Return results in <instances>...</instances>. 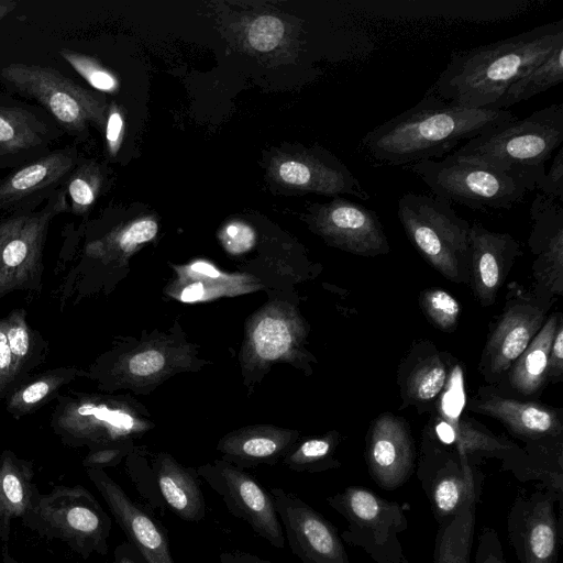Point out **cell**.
<instances>
[{"instance_id":"6da1fadb","label":"cell","mask_w":563,"mask_h":563,"mask_svg":"<svg viewBox=\"0 0 563 563\" xmlns=\"http://www.w3.org/2000/svg\"><path fill=\"white\" fill-rule=\"evenodd\" d=\"M514 119L508 109H472L451 103L431 87L417 104L373 128L360 144L373 161L406 168L441 158L462 141Z\"/></svg>"},{"instance_id":"7a4b0ae2","label":"cell","mask_w":563,"mask_h":563,"mask_svg":"<svg viewBox=\"0 0 563 563\" xmlns=\"http://www.w3.org/2000/svg\"><path fill=\"white\" fill-rule=\"evenodd\" d=\"M563 45V19L453 53L432 86L451 103L490 109L523 73Z\"/></svg>"},{"instance_id":"3957f363","label":"cell","mask_w":563,"mask_h":563,"mask_svg":"<svg viewBox=\"0 0 563 563\" xmlns=\"http://www.w3.org/2000/svg\"><path fill=\"white\" fill-rule=\"evenodd\" d=\"M563 142V103H553L523 119L498 124L473 137L451 155L477 162L536 180L545 174V163Z\"/></svg>"},{"instance_id":"277c9868","label":"cell","mask_w":563,"mask_h":563,"mask_svg":"<svg viewBox=\"0 0 563 563\" xmlns=\"http://www.w3.org/2000/svg\"><path fill=\"white\" fill-rule=\"evenodd\" d=\"M406 168L449 205L457 203L483 212L509 210L521 202L528 191L537 188L536 180L525 175L452 155L418 162Z\"/></svg>"},{"instance_id":"5b68a950","label":"cell","mask_w":563,"mask_h":563,"mask_svg":"<svg viewBox=\"0 0 563 563\" xmlns=\"http://www.w3.org/2000/svg\"><path fill=\"white\" fill-rule=\"evenodd\" d=\"M397 214L412 245L446 279L470 283V228L444 200L407 192Z\"/></svg>"},{"instance_id":"8992f818","label":"cell","mask_w":563,"mask_h":563,"mask_svg":"<svg viewBox=\"0 0 563 563\" xmlns=\"http://www.w3.org/2000/svg\"><path fill=\"white\" fill-rule=\"evenodd\" d=\"M22 523L43 538L65 542L85 560L92 554H108L112 519L91 492L79 484L57 485L41 493Z\"/></svg>"},{"instance_id":"52a82bcc","label":"cell","mask_w":563,"mask_h":563,"mask_svg":"<svg viewBox=\"0 0 563 563\" xmlns=\"http://www.w3.org/2000/svg\"><path fill=\"white\" fill-rule=\"evenodd\" d=\"M0 81L13 93L35 101L63 131L80 139L90 125L106 123V102L48 66L9 64L0 70Z\"/></svg>"},{"instance_id":"ba28073f","label":"cell","mask_w":563,"mask_h":563,"mask_svg":"<svg viewBox=\"0 0 563 563\" xmlns=\"http://www.w3.org/2000/svg\"><path fill=\"white\" fill-rule=\"evenodd\" d=\"M68 210L63 186L41 206L12 211L0 220V299L18 290L42 289L48 229L56 216Z\"/></svg>"},{"instance_id":"9c48e42d","label":"cell","mask_w":563,"mask_h":563,"mask_svg":"<svg viewBox=\"0 0 563 563\" xmlns=\"http://www.w3.org/2000/svg\"><path fill=\"white\" fill-rule=\"evenodd\" d=\"M347 522L341 539L362 549L375 563H409L398 534L408 529L405 507L361 486L327 497Z\"/></svg>"},{"instance_id":"30bf717a","label":"cell","mask_w":563,"mask_h":563,"mask_svg":"<svg viewBox=\"0 0 563 563\" xmlns=\"http://www.w3.org/2000/svg\"><path fill=\"white\" fill-rule=\"evenodd\" d=\"M417 477L438 525L482 500L485 475L465 454L432 440L423 443Z\"/></svg>"},{"instance_id":"8fae6325","label":"cell","mask_w":563,"mask_h":563,"mask_svg":"<svg viewBox=\"0 0 563 563\" xmlns=\"http://www.w3.org/2000/svg\"><path fill=\"white\" fill-rule=\"evenodd\" d=\"M198 476L223 500L228 511L277 549L286 540L273 496L253 476L225 461L200 466Z\"/></svg>"},{"instance_id":"7c38bea8","label":"cell","mask_w":563,"mask_h":563,"mask_svg":"<svg viewBox=\"0 0 563 563\" xmlns=\"http://www.w3.org/2000/svg\"><path fill=\"white\" fill-rule=\"evenodd\" d=\"M555 501L544 487L517 490L507 515L508 540L519 563H556L561 542V519Z\"/></svg>"},{"instance_id":"4fadbf2b","label":"cell","mask_w":563,"mask_h":563,"mask_svg":"<svg viewBox=\"0 0 563 563\" xmlns=\"http://www.w3.org/2000/svg\"><path fill=\"white\" fill-rule=\"evenodd\" d=\"M285 540L301 563H350L335 526L298 495L272 488Z\"/></svg>"},{"instance_id":"5bb4252c","label":"cell","mask_w":563,"mask_h":563,"mask_svg":"<svg viewBox=\"0 0 563 563\" xmlns=\"http://www.w3.org/2000/svg\"><path fill=\"white\" fill-rule=\"evenodd\" d=\"M113 519L145 563H175L166 528L148 507L134 501L103 470L86 468Z\"/></svg>"},{"instance_id":"9a60e30c","label":"cell","mask_w":563,"mask_h":563,"mask_svg":"<svg viewBox=\"0 0 563 563\" xmlns=\"http://www.w3.org/2000/svg\"><path fill=\"white\" fill-rule=\"evenodd\" d=\"M63 131L38 106L0 95V168H16L49 152Z\"/></svg>"},{"instance_id":"2e32d148","label":"cell","mask_w":563,"mask_h":563,"mask_svg":"<svg viewBox=\"0 0 563 563\" xmlns=\"http://www.w3.org/2000/svg\"><path fill=\"white\" fill-rule=\"evenodd\" d=\"M79 161L75 145L49 151L0 179V212L36 208L60 189Z\"/></svg>"},{"instance_id":"e0dca14e","label":"cell","mask_w":563,"mask_h":563,"mask_svg":"<svg viewBox=\"0 0 563 563\" xmlns=\"http://www.w3.org/2000/svg\"><path fill=\"white\" fill-rule=\"evenodd\" d=\"M313 224L330 243L356 255L377 256L390 250L379 217L358 202L335 198L319 206Z\"/></svg>"},{"instance_id":"ac0fdd59","label":"cell","mask_w":563,"mask_h":563,"mask_svg":"<svg viewBox=\"0 0 563 563\" xmlns=\"http://www.w3.org/2000/svg\"><path fill=\"white\" fill-rule=\"evenodd\" d=\"M545 306L530 297H509L482 357L487 377H499L529 345L545 322Z\"/></svg>"},{"instance_id":"d6986e66","label":"cell","mask_w":563,"mask_h":563,"mask_svg":"<svg viewBox=\"0 0 563 563\" xmlns=\"http://www.w3.org/2000/svg\"><path fill=\"white\" fill-rule=\"evenodd\" d=\"M365 460L371 478L383 489L407 483L415 471L416 449L405 420L391 413L378 416L367 433Z\"/></svg>"},{"instance_id":"ffe728a7","label":"cell","mask_w":563,"mask_h":563,"mask_svg":"<svg viewBox=\"0 0 563 563\" xmlns=\"http://www.w3.org/2000/svg\"><path fill=\"white\" fill-rule=\"evenodd\" d=\"M48 342L34 329L23 308L0 319V400L33 376L47 358Z\"/></svg>"},{"instance_id":"44dd1931","label":"cell","mask_w":563,"mask_h":563,"mask_svg":"<svg viewBox=\"0 0 563 563\" xmlns=\"http://www.w3.org/2000/svg\"><path fill=\"white\" fill-rule=\"evenodd\" d=\"M520 254V245L510 234L490 231L478 222L471 224L470 283L482 306L495 302L498 289Z\"/></svg>"},{"instance_id":"7402d4cb","label":"cell","mask_w":563,"mask_h":563,"mask_svg":"<svg viewBox=\"0 0 563 563\" xmlns=\"http://www.w3.org/2000/svg\"><path fill=\"white\" fill-rule=\"evenodd\" d=\"M468 407L499 420L527 444L559 441L562 438L563 426L558 411L537 402L479 393Z\"/></svg>"},{"instance_id":"603a6c76","label":"cell","mask_w":563,"mask_h":563,"mask_svg":"<svg viewBox=\"0 0 563 563\" xmlns=\"http://www.w3.org/2000/svg\"><path fill=\"white\" fill-rule=\"evenodd\" d=\"M438 429L441 442L449 444L467 457H495L503 462V468L510 471L523 482L527 454L523 449L507 439L497 437L483 428L466 421L449 420Z\"/></svg>"},{"instance_id":"cb8c5ba5","label":"cell","mask_w":563,"mask_h":563,"mask_svg":"<svg viewBox=\"0 0 563 563\" xmlns=\"http://www.w3.org/2000/svg\"><path fill=\"white\" fill-rule=\"evenodd\" d=\"M32 461L18 456L11 450L0 454V540L7 545L11 522L24 519L35 505L41 492L34 482Z\"/></svg>"},{"instance_id":"d4e9b609","label":"cell","mask_w":563,"mask_h":563,"mask_svg":"<svg viewBox=\"0 0 563 563\" xmlns=\"http://www.w3.org/2000/svg\"><path fill=\"white\" fill-rule=\"evenodd\" d=\"M153 471L166 507L185 521L205 519L207 507L197 472L184 467L167 454L157 456Z\"/></svg>"},{"instance_id":"484cf974","label":"cell","mask_w":563,"mask_h":563,"mask_svg":"<svg viewBox=\"0 0 563 563\" xmlns=\"http://www.w3.org/2000/svg\"><path fill=\"white\" fill-rule=\"evenodd\" d=\"M423 355L409 356L400 373V390L405 406L432 401L444 388L449 364L434 347L424 349Z\"/></svg>"},{"instance_id":"4316f807","label":"cell","mask_w":563,"mask_h":563,"mask_svg":"<svg viewBox=\"0 0 563 563\" xmlns=\"http://www.w3.org/2000/svg\"><path fill=\"white\" fill-rule=\"evenodd\" d=\"M87 374L76 366H58L33 375L4 399V408L13 418L33 413L62 393V388Z\"/></svg>"},{"instance_id":"83f0119b","label":"cell","mask_w":563,"mask_h":563,"mask_svg":"<svg viewBox=\"0 0 563 563\" xmlns=\"http://www.w3.org/2000/svg\"><path fill=\"white\" fill-rule=\"evenodd\" d=\"M560 313H552L510 366L509 383L523 396L537 394L547 380V367Z\"/></svg>"},{"instance_id":"f1b7e54d","label":"cell","mask_w":563,"mask_h":563,"mask_svg":"<svg viewBox=\"0 0 563 563\" xmlns=\"http://www.w3.org/2000/svg\"><path fill=\"white\" fill-rule=\"evenodd\" d=\"M291 442L289 434L254 431L230 437L219 444L225 462L244 467L275 464Z\"/></svg>"},{"instance_id":"f546056e","label":"cell","mask_w":563,"mask_h":563,"mask_svg":"<svg viewBox=\"0 0 563 563\" xmlns=\"http://www.w3.org/2000/svg\"><path fill=\"white\" fill-rule=\"evenodd\" d=\"M563 81V45L544 59L523 73L504 95L490 107L496 110L507 108L532 98Z\"/></svg>"},{"instance_id":"4dcf8cb0","label":"cell","mask_w":563,"mask_h":563,"mask_svg":"<svg viewBox=\"0 0 563 563\" xmlns=\"http://www.w3.org/2000/svg\"><path fill=\"white\" fill-rule=\"evenodd\" d=\"M476 505L439 523L433 563H471L475 532Z\"/></svg>"},{"instance_id":"1f68e13d","label":"cell","mask_w":563,"mask_h":563,"mask_svg":"<svg viewBox=\"0 0 563 563\" xmlns=\"http://www.w3.org/2000/svg\"><path fill=\"white\" fill-rule=\"evenodd\" d=\"M102 175L92 161L81 159L67 177L64 189L69 198V210L77 216L85 214L93 205L100 191Z\"/></svg>"},{"instance_id":"d6a6232c","label":"cell","mask_w":563,"mask_h":563,"mask_svg":"<svg viewBox=\"0 0 563 563\" xmlns=\"http://www.w3.org/2000/svg\"><path fill=\"white\" fill-rule=\"evenodd\" d=\"M334 435L309 439L290 452L285 460L286 465L297 472H322L340 466L333 457L336 446Z\"/></svg>"},{"instance_id":"836d02e7","label":"cell","mask_w":563,"mask_h":563,"mask_svg":"<svg viewBox=\"0 0 563 563\" xmlns=\"http://www.w3.org/2000/svg\"><path fill=\"white\" fill-rule=\"evenodd\" d=\"M291 342L289 328L277 318H264L253 332L255 351L265 360L280 357L289 350Z\"/></svg>"},{"instance_id":"e575fe53","label":"cell","mask_w":563,"mask_h":563,"mask_svg":"<svg viewBox=\"0 0 563 563\" xmlns=\"http://www.w3.org/2000/svg\"><path fill=\"white\" fill-rule=\"evenodd\" d=\"M420 307L428 319L442 331L454 329L461 313L460 302L450 292L439 288L422 291Z\"/></svg>"},{"instance_id":"d590c367","label":"cell","mask_w":563,"mask_h":563,"mask_svg":"<svg viewBox=\"0 0 563 563\" xmlns=\"http://www.w3.org/2000/svg\"><path fill=\"white\" fill-rule=\"evenodd\" d=\"M58 53L96 90L108 93L118 90L117 77L96 58L68 48Z\"/></svg>"},{"instance_id":"8d00e7d4","label":"cell","mask_w":563,"mask_h":563,"mask_svg":"<svg viewBox=\"0 0 563 563\" xmlns=\"http://www.w3.org/2000/svg\"><path fill=\"white\" fill-rule=\"evenodd\" d=\"M157 232V224L150 219L139 220L118 232L113 239L90 242L87 246H103L114 243L124 253L133 251L137 245L151 241Z\"/></svg>"},{"instance_id":"74e56055","label":"cell","mask_w":563,"mask_h":563,"mask_svg":"<svg viewBox=\"0 0 563 563\" xmlns=\"http://www.w3.org/2000/svg\"><path fill=\"white\" fill-rule=\"evenodd\" d=\"M285 27L276 16L262 15L257 18L249 30V42L260 52L274 49L284 36Z\"/></svg>"},{"instance_id":"f35d334b","label":"cell","mask_w":563,"mask_h":563,"mask_svg":"<svg viewBox=\"0 0 563 563\" xmlns=\"http://www.w3.org/2000/svg\"><path fill=\"white\" fill-rule=\"evenodd\" d=\"M474 563H507L501 542L494 528H483L478 537Z\"/></svg>"},{"instance_id":"ab89813d","label":"cell","mask_w":563,"mask_h":563,"mask_svg":"<svg viewBox=\"0 0 563 563\" xmlns=\"http://www.w3.org/2000/svg\"><path fill=\"white\" fill-rule=\"evenodd\" d=\"M540 194L563 202V150H559L554 159L542 177L538 188Z\"/></svg>"},{"instance_id":"60d3db41","label":"cell","mask_w":563,"mask_h":563,"mask_svg":"<svg viewBox=\"0 0 563 563\" xmlns=\"http://www.w3.org/2000/svg\"><path fill=\"white\" fill-rule=\"evenodd\" d=\"M165 365L164 355L157 350H146L132 355L126 368L134 376H150L158 373Z\"/></svg>"},{"instance_id":"b9f144b4","label":"cell","mask_w":563,"mask_h":563,"mask_svg":"<svg viewBox=\"0 0 563 563\" xmlns=\"http://www.w3.org/2000/svg\"><path fill=\"white\" fill-rule=\"evenodd\" d=\"M222 241L230 252L241 253L253 245L254 232L244 223L233 222L223 230Z\"/></svg>"},{"instance_id":"7bdbcfd3","label":"cell","mask_w":563,"mask_h":563,"mask_svg":"<svg viewBox=\"0 0 563 563\" xmlns=\"http://www.w3.org/2000/svg\"><path fill=\"white\" fill-rule=\"evenodd\" d=\"M125 450L123 446H102L92 449L82 461L86 468L103 470L104 467L115 466L123 457Z\"/></svg>"},{"instance_id":"ee69618b","label":"cell","mask_w":563,"mask_h":563,"mask_svg":"<svg viewBox=\"0 0 563 563\" xmlns=\"http://www.w3.org/2000/svg\"><path fill=\"white\" fill-rule=\"evenodd\" d=\"M563 374V324L560 319L550 349L547 367V379L560 380Z\"/></svg>"},{"instance_id":"f6af8a7d","label":"cell","mask_w":563,"mask_h":563,"mask_svg":"<svg viewBox=\"0 0 563 563\" xmlns=\"http://www.w3.org/2000/svg\"><path fill=\"white\" fill-rule=\"evenodd\" d=\"M104 132L108 152L114 156L120 148L123 134V118L114 106L107 113Z\"/></svg>"},{"instance_id":"bcb514c9","label":"cell","mask_w":563,"mask_h":563,"mask_svg":"<svg viewBox=\"0 0 563 563\" xmlns=\"http://www.w3.org/2000/svg\"><path fill=\"white\" fill-rule=\"evenodd\" d=\"M112 563H145L131 543H121L114 550Z\"/></svg>"},{"instance_id":"7dc6e473","label":"cell","mask_w":563,"mask_h":563,"mask_svg":"<svg viewBox=\"0 0 563 563\" xmlns=\"http://www.w3.org/2000/svg\"><path fill=\"white\" fill-rule=\"evenodd\" d=\"M219 560L220 563H272L255 554L241 551L222 552Z\"/></svg>"},{"instance_id":"c3c4849f","label":"cell","mask_w":563,"mask_h":563,"mask_svg":"<svg viewBox=\"0 0 563 563\" xmlns=\"http://www.w3.org/2000/svg\"><path fill=\"white\" fill-rule=\"evenodd\" d=\"M191 269L198 273L206 274L210 277H217L219 275L218 271L210 264L206 262H196L192 264Z\"/></svg>"},{"instance_id":"681fc988","label":"cell","mask_w":563,"mask_h":563,"mask_svg":"<svg viewBox=\"0 0 563 563\" xmlns=\"http://www.w3.org/2000/svg\"><path fill=\"white\" fill-rule=\"evenodd\" d=\"M18 7V2L13 0H0V21L11 13Z\"/></svg>"}]
</instances>
